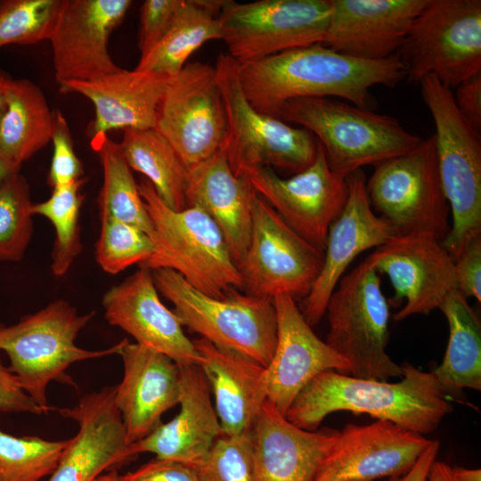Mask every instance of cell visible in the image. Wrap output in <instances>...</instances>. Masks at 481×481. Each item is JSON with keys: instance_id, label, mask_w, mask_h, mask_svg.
Wrapping results in <instances>:
<instances>
[{"instance_id": "cell-38", "label": "cell", "mask_w": 481, "mask_h": 481, "mask_svg": "<svg viewBox=\"0 0 481 481\" xmlns=\"http://www.w3.org/2000/svg\"><path fill=\"white\" fill-rule=\"evenodd\" d=\"M63 0H0V47L49 40Z\"/></svg>"}, {"instance_id": "cell-29", "label": "cell", "mask_w": 481, "mask_h": 481, "mask_svg": "<svg viewBox=\"0 0 481 481\" xmlns=\"http://www.w3.org/2000/svg\"><path fill=\"white\" fill-rule=\"evenodd\" d=\"M256 194L245 176L234 174L221 151L188 171L187 207L201 208L216 223L236 265L249 243Z\"/></svg>"}, {"instance_id": "cell-36", "label": "cell", "mask_w": 481, "mask_h": 481, "mask_svg": "<svg viewBox=\"0 0 481 481\" xmlns=\"http://www.w3.org/2000/svg\"><path fill=\"white\" fill-rule=\"evenodd\" d=\"M69 441L16 436L0 428V481H42L50 477Z\"/></svg>"}, {"instance_id": "cell-39", "label": "cell", "mask_w": 481, "mask_h": 481, "mask_svg": "<svg viewBox=\"0 0 481 481\" xmlns=\"http://www.w3.org/2000/svg\"><path fill=\"white\" fill-rule=\"evenodd\" d=\"M155 252L152 238L140 228L113 218L101 217L95 258L101 268L116 274L140 265Z\"/></svg>"}, {"instance_id": "cell-9", "label": "cell", "mask_w": 481, "mask_h": 481, "mask_svg": "<svg viewBox=\"0 0 481 481\" xmlns=\"http://www.w3.org/2000/svg\"><path fill=\"white\" fill-rule=\"evenodd\" d=\"M329 332L325 342L349 365L355 378L387 380L403 376L386 348L388 303L379 273L366 260L338 281L327 303Z\"/></svg>"}, {"instance_id": "cell-26", "label": "cell", "mask_w": 481, "mask_h": 481, "mask_svg": "<svg viewBox=\"0 0 481 481\" xmlns=\"http://www.w3.org/2000/svg\"><path fill=\"white\" fill-rule=\"evenodd\" d=\"M251 436L257 481H313L338 431L300 428L265 400Z\"/></svg>"}, {"instance_id": "cell-4", "label": "cell", "mask_w": 481, "mask_h": 481, "mask_svg": "<svg viewBox=\"0 0 481 481\" xmlns=\"http://www.w3.org/2000/svg\"><path fill=\"white\" fill-rule=\"evenodd\" d=\"M94 316V311L80 314L67 300L57 299L15 324L0 325V350L9 358V369L45 413L54 409L47 399L52 381L76 387L66 373L70 365L118 355L121 341L100 350L77 346L79 332Z\"/></svg>"}, {"instance_id": "cell-14", "label": "cell", "mask_w": 481, "mask_h": 481, "mask_svg": "<svg viewBox=\"0 0 481 481\" xmlns=\"http://www.w3.org/2000/svg\"><path fill=\"white\" fill-rule=\"evenodd\" d=\"M154 128L172 145L188 171L221 150L226 117L215 67L187 62L169 77Z\"/></svg>"}, {"instance_id": "cell-45", "label": "cell", "mask_w": 481, "mask_h": 481, "mask_svg": "<svg viewBox=\"0 0 481 481\" xmlns=\"http://www.w3.org/2000/svg\"><path fill=\"white\" fill-rule=\"evenodd\" d=\"M0 412L4 413L44 414L45 412L28 395L9 367L0 360Z\"/></svg>"}, {"instance_id": "cell-21", "label": "cell", "mask_w": 481, "mask_h": 481, "mask_svg": "<svg viewBox=\"0 0 481 481\" xmlns=\"http://www.w3.org/2000/svg\"><path fill=\"white\" fill-rule=\"evenodd\" d=\"M276 345L265 367L266 400L285 415L300 391L318 374L336 371L349 374L347 362L320 339L289 294L273 298Z\"/></svg>"}, {"instance_id": "cell-33", "label": "cell", "mask_w": 481, "mask_h": 481, "mask_svg": "<svg viewBox=\"0 0 481 481\" xmlns=\"http://www.w3.org/2000/svg\"><path fill=\"white\" fill-rule=\"evenodd\" d=\"M123 131L118 144L130 168L143 175L167 207L185 208L188 169L172 145L154 127Z\"/></svg>"}, {"instance_id": "cell-49", "label": "cell", "mask_w": 481, "mask_h": 481, "mask_svg": "<svg viewBox=\"0 0 481 481\" xmlns=\"http://www.w3.org/2000/svg\"><path fill=\"white\" fill-rule=\"evenodd\" d=\"M454 481H481L480 469L453 468Z\"/></svg>"}, {"instance_id": "cell-22", "label": "cell", "mask_w": 481, "mask_h": 481, "mask_svg": "<svg viewBox=\"0 0 481 481\" xmlns=\"http://www.w3.org/2000/svg\"><path fill=\"white\" fill-rule=\"evenodd\" d=\"M322 45L361 60L380 61L397 53L428 0H330Z\"/></svg>"}, {"instance_id": "cell-1", "label": "cell", "mask_w": 481, "mask_h": 481, "mask_svg": "<svg viewBox=\"0 0 481 481\" xmlns=\"http://www.w3.org/2000/svg\"><path fill=\"white\" fill-rule=\"evenodd\" d=\"M238 72L251 105L276 118L287 102L300 98L338 97L367 109L372 86H394L405 77L397 54L380 61L361 60L322 44L239 64Z\"/></svg>"}, {"instance_id": "cell-3", "label": "cell", "mask_w": 481, "mask_h": 481, "mask_svg": "<svg viewBox=\"0 0 481 481\" xmlns=\"http://www.w3.org/2000/svg\"><path fill=\"white\" fill-rule=\"evenodd\" d=\"M154 228L155 252L140 268L171 269L200 292L224 298L242 289V280L224 238L201 208L167 207L144 177L138 183Z\"/></svg>"}, {"instance_id": "cell-48", "label": "cell", "mask_w": 481, "mask_h": 481, "mask_svg": "<svg viewBox=\"0 0 481 481\" xmlns=\"http://www.w3.org/2000/svg\"><path fill=\"white\" fill-rule=\"evenodd\" d=\"M452 469L444 462L435 461L430 467L427 481H454Z\"/></svg>"}, {"instance_id": "cell-42", "label": "cell", "mask_w": 481, "mask_h": 481, "mask_svg": "<svg viewBox=\"0 0 481 481\" xmlns=\"http://www.w3.org/2000/svg\"><path fill=\"white\" fill-rule=\"evenodd\" d=\"M185 0H146L140 12L138 47L147 53L169 29Z\"/></svg>"}, {"instance_id": "cell-20", "label": "cell", "mask_w": 481, "mask_h": 481, "mask_svg": "<svg viewBox=\"0 0 481 481\" xmlns=\"http://www.w3.org/2000/svg\"><path fill=\"white\" fill-rule=\"evenodd\" d=\"M430 441L387 420L347 424L313 481H374L403 475Z\"/></svg>"}, {"instance_id": "cell-51", "label": "cell", "mask_w": 481, "mask_h": 481, "mask_svg": "<svg viewBox=\"0 0 481 481\" xmlns=\"http://www.w3.org/2000/svg\"><path fill=\"white\" fill-rule=\"evenodd\" d=\"M12 79V78L0 69V121L4 112L7 89Z\"/></svg>"}, {"instance_id": "cell-10", "label": "cell", "mask_w": 481, "mask_h": 481, "mask_svg": "<svg viewBox=\"0 0 481 481\" xmlns=\"http://www.w3.org/2000/svg\"><path fill=\"white\" fill-rule=\"evenodd\" d=\"M405 77L455 88L481 72V1L428 0L396 53Z\"/></svg>"}, {"instance_id": "cell-34", "label": "cell", "mask_w": 481, "mask_h": 481, "mask_svg": "<svg viewBox=\"0 0 481 481\" xmlns=\"http://www.w3.org/2000/svg\"><path fill=\"white\" fill-rule=\"evenodd\" d=\"M97 152L103 173L102 187L98 198L100 217L133 224L152 238V222L140 194L138 183L118 144L108 136Z\"/></svg>"}, {"instance_id": "cell-50", "label": "cell", "mask_w": 481, "mask_h": 481, "mask_svg": "<svg viewBox=\"0 0 481 481\" xmlns=\"http://www.w3.org/2000/svg\"><path fill=\"white\" fill-rule=\"evenodd\" d=\"M20 167L13 164L0 153V185H2L11 176L20 172Z\"/></svg>"}, {"instance_id": "cell-6", "label": "cell", "mask_w": 481, "mask_h": 481, "mask_svg": "<svg viewBox=\"0 0 481 481\" xmlns=\"http://www.w3.org/2000/svg\"><path fill=\"white\" fill-rule=\"evenodd\" d=\"M436 127L438 170L452 223L443 244L455 260L481 236V140L456 107L452 90L428 75L419 82Z\"/></svg>"}, {"instance_id": "cell-28", "label": "cell", "mask_w": 481, "mask_h": 481, "mask_svg": "<svg viewBox=\"0 0 481 481\" xmlns=\"http://www.w3.org/2000/svg\"><path fill=\"white\" fill-rule=\"evenodd\" d=\"M179 412L148 436L131 444L132 452H151L158 459L194 465L223 434L212 404L209 384L196 364L180 365Z\"/></svg>"}, {"instance_id": "cell-46", "label": "cell", "mask_w": 481, "mask_h": 481, "mask_svg": "<svg viewBox=\"0 0 481 481\" xmlns=\"http://www.w3.org/2000/svg\"><path fill=\"white\" fill-rule=\"evenodd\" d=\"M455 88L453 94L457 109L469 125L481 130V72L466 79Z\"/></svg>"}, {"instance_id": "cell-30", "label": "cell", "mask_w": 481, "mask_h": 481, "mask_svg": "<svg viewBox=\"0 0 481 481\" xmlns=\"http://www.w3.org/2000/svg\"><path fill=\"white\" fill-rule=\"evenodd\" d=\"M53 111L29 79H12L0 121V153L20 167L51 142Z\"/></svg>"}, {"instance_id": "cell-8", "label": "cell", "mask_w": 481, "mask_h": 481, "mask_svg": "<svg viewBox=\"0 0 481 481\" xmlns=\"http://www.w3.org/2000/svg\"><path fill=\"white\" fill-rule=\"evenodd\" d=\"M238 66L224 53L219 54L215 66L226 117L220 151L234 174L241 175L257 167H275L296 174L309 167L317 154L315 137L304 128L256 110L243 92Z\"/></svg>"}, {"instance_id": "cell-18", "label": "cell", "mask_w": 481, "mask_h": 481, "mask_svg": "<svg viewBox=\"0 0 481 481\" xmlns=\"http://www.w3.org/2000/svg\"><path fill=\"white\" fill-rule=\"evenodd\" d=\"M115 386L83 395L73 407L58 412L77 423L59 464L46 481H94L133 461L126 429L115 400Z\"/></svg>"}, {"instance_id": "cell-44", "label": "cell", "mask_w": 481, "mask_h": 481, "mask_svg": "<svg viewBox=\"0 0 481 481\" xmlns=\"http://www.w3.org/2000/svg\"><path fill=\"white\" fill-rule=\"evenodd\" d=\"M121 478L123 481H200L192 465L158 458L121 475Z\"/></svg>"}, {"instance_id": "cell-43", "label": "cell", "mask_w": 481, "mask_h": 481, "mask_svg": "<svg viewBox=\"0 0 481 481\" xmlns=\"http://www.w3.org/2000/svg\"><path fill=\"white\" fill-rule=\"evenodd\" d=\"M458 290L481 302V236L473 239L454 260Z\"/></svg>"}, {"instance_id": "cell-12", "label": "cell", "mask_w": 481, "mask_h": 481, "mask_svg": "<svg viewBox=\"0 0 481 481\" xmlns=\"http://www.w3.org/2000/svg\"><path fill=\"white\" fill-rule=\"evenodd\" d=\"M330 14V0H226L218 20L227 53L243 64L322 44Z\"/></svg>"}, {"instance_id": "cell-17", "label": "cell", "mask_w": 481, "mask_h": 481, "mask_svg": "<svg viewBox=\"0 0 481 481\" xmlns=\"http://www.w3.org/2000/svg\"><path fill=\"white\" fill-rule=\"evenodd\" d=\"M131 4L130 0H63L49 39L60 86L97 79L120 69L110 57L108 41Z\"/></svg>"}, {"instance_id": "cell-35", "label": "cell", "mask_w": 481, "mask_h": 481, "mask_svg": "<svg viewBox=\"0 0 481 481\" xmlns=\"http://www.w3.org/2000/svg\"><path fill=\"white\" fill-rule=\"evenodd\" d=\"M86 179L52 189L45 201L33 203L32 214L47 218L55 231L51 270L54 276H63L82 250L79 216L84 201L81 188Z\"/></svg>"}, {"instance_id": "cell-24", "label": "cell", "mask_w": 481, "mask_h": 481, "mask_svg": "<svg viewBox=\"0 0 481 481\" xmlns=\"http://www.w3.org/2000/svg\"><path fill=\"white\" fill-rule=\"evenodd\" d=\"M107 322L135 342L169 356L179 365L198 364L199 355L178 317L160 300L151 271L140 268L102 298Z\"/></svg>"}, {"instance_id": "cell-47", "label": "cell", "mask_w": 481, "mask_h": 481, "mask_svg": "<svg viewBox=\"0 0 481 481\" xmlns=\"http://www.w3.org/2000/svg\"><path fill=\"white\" fill-rule=\"evenodd\" d=\"M440 443L431 440L414 465L404 474L389 477L387 481H427L431 465L436 461Z\"/></svg>"}, {"instance_id": "cell-32", "label": "cell", "mask_w": 481, "mask_h": 481, "mask_svg": "<svg viewBox=\"0 0 481 481\" xmlns=\"http://www.w3.org/2000/svg\"><path fill=\"white\" fill-rule=\"evenodd\" d=\"M439 309L449 326L444 359L432 371L446 394L463 388L481 390V326L479 320L458 289L451 292Z\"/></svg>"}, {"instance_id": "cell-52", "label": "cell", "mask_w": 481, "mask_h": 481, "mask_svg": "<svg viewBox=\"0 0 481 481\" xmlns=\"http://www.w3.org/2000/svg\"><path fill=\"white\" fill-rule=\"evenodd\" d=\"M94 481H123L118 470H110L99 476Z\"/></svg>"}, {"instance_id": "cell-25", "label": "cell", "mask_w": 481, "mask_h": 481, "mask_svg": "<svg viewBox=\"0 0 481 481\" xmlns=\"http://www.w3.org/2000/svg\"><path fill=\"white\" fill-rule=\"evenodd\" d=\"M168 80L166 76L120 68L97 79L62 84L60 91L81 94L92 102L94 118L86 133L92 149L97 151L110 131L153 128Z\"/></svg>"}, {"instance_id": "cell-40", "label": "cell", "mask_w": 481, "mask_h": 481, "mask_svg": "<svg viewBox=\"0 0 481 481\" xmlns=\"http://www.w3.org/2000/svg\"><path fill=\"white\" fill-rule=\"evenodd\" d=\"M251 433L222 434L207 454L192 465L200 481H257Z\"/></svg>"}, {"instance_id": "cell-16", "label": "cell", "mask_w": 481, "mask_h": 481, "mask_svg": "<svg viewBox=\"0 0 481 481\" xmlns=\"http://www.w3.org/2000/svg\"><path fill=\"white\" fill-rule=\"evenodd\" d=\"M377 273L386 274L395 300L405 299L395 321L428 314L458 289L454 260L443 241L420 234L395 235L366 257Z\"/></svg>"}, {"instance_id": "cell-23", "label": "cell", "mask_w": 481, "mask_h": 481, "mask_svg": "<svg viewBox=\"0 0 481 481\" xmlns=\"http://www.w3.org/2000/svg\"><path fill=\"white\" fill-rule=\"evenodd\" d=\"M118 355L123 377L114 400L127 441L135 443L161 423L162 415L179 404L180 365L165 354L136 342L121 340Z\"/></svg>"}, {"instance_id": "cell-41", "label": "cell", "mask_w": 481, "mask_h": 481, "mask_svg": "<svg viewBox=\"0 0 481 481\" xmlns=\"http://www.w3.org/2000/svg\"><path fill=\"white\" fill-rule=\"evenodd\" d=\"M51 141L53 156L47 176L50 187L67 186L84 178L83 165L75 152L69 124L60 110L53 111Z\"/></svg>"}, {"instance_id": "cell-15", "label": "cell", "mask_w": 481, "mask_h": 481, "mask_svg": "<svg viewBox=\"0 0 481 481\" xmlns=\"http://www.w3.org/2000/svg\"><path fill=\"white\" fill-rule=\"evenodd\" d=\"M241 175L291 229L324 251L330 226L346 201L347 184L330 168L319 143L314 162L289 178L269 167H252Z\"/></svg>"}, {"instance_id": "cell-11", "label": "cell", "mask_w": 481, "mask_h": 481, "mask_svg": "<svg viewBox=\"0 0 481 481\" xmlns=\"http://www.w3.org/2000/svg\"><path fill=\"white\" fill-rule=\"evenodd\" d=\"M374 167L366 182L368 199L395 235H428L444 241L451 227V212L440 180L434 135Z\"/></svg>"}, {"instance_id": "cell-2", "label": "cell", "mask_w": 481, "mask_h": 481, "mask_svg": "<svg viewBox=\"0 0 481 481\" xmlns=\"http://www.w3.org/2000/svg\"><path fill=\"white\" fill-rule=\"evenodd\" d=\"M398 382L355 378L336 371L315 376L285 413L297 427L314 431L326 416L339 411L365 413L420 435L436 429L452 410L432 371L409 363Z\"/></svg>"}, {"instance_id": "cell-5", "label": "cell", "mask_w": 481, "mask_h": 481, "mask_svg": "<svg viewBox=\"0 0 481 481\" xmlns=\"http://www.w3.org/2000/svg\"><path fill=\"white\" fill-rule=\"evenodd\" d=\"M278 118L301 125L314 135L330 168L345 177L363 166L403 154L422 141L390 116L334 98L292 100Z\"/></svg>"}, {"instance_id": "cell-27", "label": "cell", "mask_w": 481, "mask_h": 481, "mask_svg": "<svg viewBox=\"0 0 481 481\" xmlns=\"http://www.w3.org/2000/svg\"><path fill=\"white\" fill-rule=\"evenodd\" d=\"M192 342L199 355L197 365L215 398L223 434H250L266 400L265 367L246 355L202 338Z\"/></svg>"}, {"instance_id": "cell-37", "label": "cell", "mask_w": 481, "mask_h": 481, "mask_svg": "<svg viewBox=\"0 0 481 481\" xmlns=\"http://www.w3.org/2000/svg\"><path fill=\"white\" fill-rule=\"evenodd\" d=\"M29 183L20 172L0 185V261L19 262L33 235Z\"/></svg>"}, {"instance_id": "cell-19", "label": "cell", "mask_w": 481, "mask_h": 481, "mask_svg": "<svg viewBox=\"0 0 481 481\" xmlns=\"http://www.w3.org/2000/svg\"><path fill=\"white\" fill-rule=\"evenodd\" d=\"M346 180V201L330 226L321 271L300 309L312 327L325 314L330 297L350 263L364 250L378 248L395 235L390 224L372 209L363 170L349 174Z\"/></svg>"}, {"instance_id": "cell-31", "label": "cell", "mask_w": 481, "mask_h": 481, "mask_svg": "<svg viewBox=\"0 0 481 481\" xmlns=\"http://www.w3.org/2000/svg\"><path fill=\"white\" fill-rule=\"evenodd\" d=\"M224 1L185 0L160 40L140 57L135 68L168 77L175 76L189 57L209 40H222L218 13Z\"/></svg>"}, {"instance_id": "cell-7", "label": "cell", "mask_w": 481, "mask_h": 481, "mask_svg": "<svg viewBox=\"0 0 481 481\" xmlns=\"http://www.w3.org/2000/svg\"><path fill=\"white\" fill-rule=\"evenodd\" d=\"M158 290L174 306L183 326L218 346L246 355L265 367L276 345V314L273 298L232 289L224 298L209 297L176 272H151Z\"/></svg>"}, {"instance_id": "cell-13", "label": "cell", "mask_w": 481, "mask_h": 481, "mask_svg": "<svg viewBox=\"0 0 481 481\" xmlns=\"http://www.w3.org/2000/svg\"><path fill=\"white\" fill-rule=\"evenodd\" d=\"M323 251L291 229L257 193L248 249L237 265L244 292L273 298H305L317 278Z\"/></svg>"}]
</instances>
